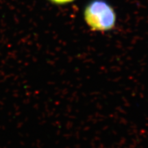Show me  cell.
<instances>
[{"label": "cell", "instance_id": "obj_1", "mask_svg": "<svg viewBox=\"0 0 148 148\" xmlns=\"http://www.w3.org/2000/svg\"><path fill=\"white\" fill-rule=\"evenodd\" d=\"M84 19L90 29L98 32L112 30L116 25L113 7L106 0H91L84 8Z\"/></svg>", "mask_w": 148, "mask_h": 148}, {"label": "cell", "instance_id": "obj_2", "mask_svg": "<svg viewBox=\"0 0 148 148\" xmlns=\"http://www.w3.org/2000/svg\"><path fill=\"white\" fill-rule=\"evenodd\" d=\"M49 1L56 5H65L73 2L75 0H49Z\"/></svg>", "mask_w": 148, "mask_h": 148}]
</instances>
